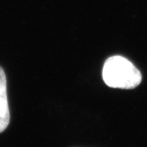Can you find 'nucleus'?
<instances>
[{"label":"nucleus","mask_w":147,"mask_h":147,"mask_svg":"<svg viewBox=\"0 0 147 147\" xmlns=\"http://www.w3.org/2000/svg\"><path fill=\"white\" fill-rule=\"evenodd\" d=\"M103 80L109 87L132 89L142 82V74L134 64L123 57L113 56L104 63Z\"/></svg>","instance_id":"f257e3e1"},{"label":"nucleus","mask_w":147,"mask_h":147,"mask_svg":"<svg viewBox=\"0 0 147 147\" xmlns=\"http://www.w3.org/2000/svg\"><path fill=\"white\" fill-rule=\"evenodd\" d=\"M10 122L8 99L6 93V78L3 69L0 67V133L8 127Z\"/></svg>","instance_id":"f03ea898"}]
</instances>
